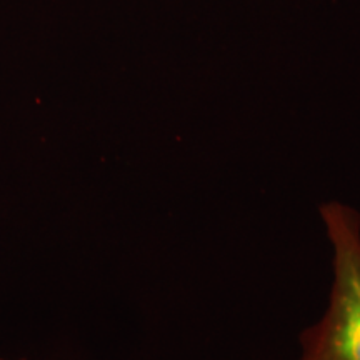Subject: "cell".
<instances>
[{
  "instance_id": "cell-1",
  "label": "cell",
  "mask_w": 360,
  "mask_h": 360,
  "mask_svg": "<svg viewBox=\"0 0 360 360\" xmlns=\"http://www.w3.org/2000/svg\"><path fill=\"white\" fill-rule=\"evenodd\" d=\"M332 281L321 317L300 332L297 360H360V212L342 200L319 205Z\"/></svg>"
},
{
  "instance_id": "cell-2",
  "label": "cell",
  "mask_w": 360,
  "mask_h": 360,
  "mask_svg": "<svg viewBox=\"0 0 360 360\" xmlns=\"http://www.w3.org/2000/svg\"><path fill=\"white\" fill-rule=\"evenodd\" d=\"M0 360H13V359H4V357H0ZM15 360H25V359H15Z\"/></svg>"
}]
</instances>
